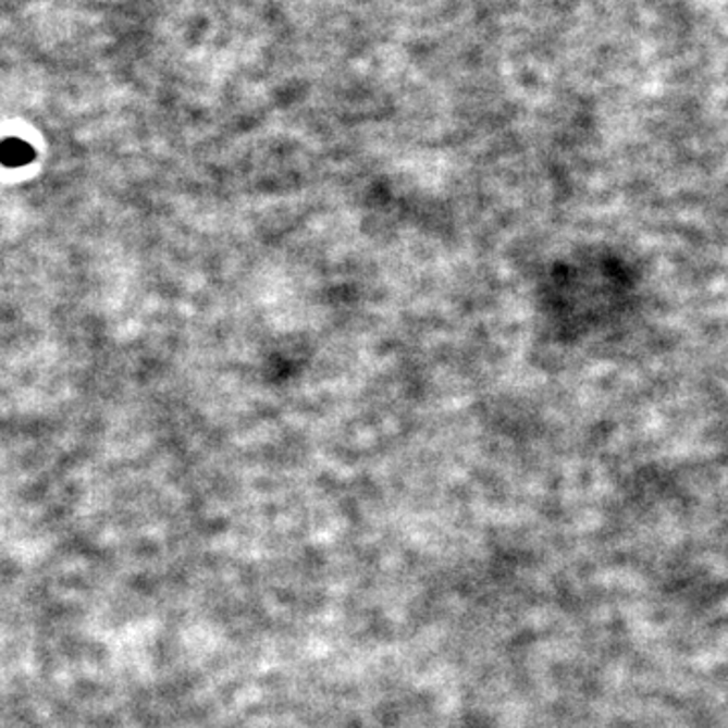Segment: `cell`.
Masks as SVG:
<instances>
[{"mask_svg": "<svg viewBox=\"0 0 728 728\" xmlns=\"http://www.w3.org/2000/svg\"><path fill=\"white\" fill-rule=\"evenodd\" d=\"M33 157L29 144L9 140L0 146V158L4 164H25Z\"/></svg>", "mask_w": 728, "mask_h": 728, "instance_id": "obj_1", "label": "cell"}]
</instances>
